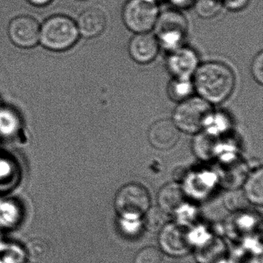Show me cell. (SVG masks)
Wrapping results in <instances>:
<instances>
[{"label":"cell","instance_id":"obj_1","mask_svg":"<svg viewBox=\"0 0 263 263\" xmlns=\"http://www.w3.org/2000/svg\"><path fill=\"white\" fill-rule=\"evenodd\" d=\"M194 89L209 104L228 99L235 87V76L226 64L207 62L198 66L194 73Z\"/></svg>","mask_w":263,"mask_h":263},{"label":"cell","instance_id":"obj_2","mask_svg":"<svg viewBox=\"0 0 263 263\" xmlns=\"http://www.w3.org/2000/svg\"><path fill=\"white\" fill-rule=\"evenodd\" d=\"M114 205L121 220L138 221L142 219L152 207V198L147 187L143 184L127 183L117 192Z\"/></svg>","mask_w":263,"mask_h":263},{"label":"cell","instance_id":"obj_3","mask_svg":"<svg viewBox=\"0 0 263 263\" xmlns=\"http://www.w3.org/2000/svg\"><path fill=\"white\" fill-rule=\"evenodd\" d=\"M76 24L67 16L58 15L47 20L41 30V44L53 51H64L73 47L78 40Z\"/></svg>","mask_w":263,"mask_h":263},{"label":"cell","instance_id":"obj_4","mask_svg":"<svg viewBox=\"0 0 263 263\" xmlns=\"http://www.w3.org/2000/svg\"><path fill=\"white\" fill-rule=\"evenodd\" d=\"M212 106L200 97H190L181 101L175 108L173 122L180 132L198 133L212 114Z\"/></svg>","mask_w":263,"mask_h":263},{"label":"cell","instance_id":"obj_5","mask_svg":"<svg viewBox=\"0 0 263 263\" xmlns=\"http://www.w3.org/2000/svg\"><path fill=\"white\" fill-rule=\"evenodd\" d=\"M154 28L158 44L172 51L181 47L187 33V21L180 12L167 10L158 15Z\"/></svg>","mask_w":263,"mask_h":263},{"label":"cell","instance_id":"obj_6","mask_svg":"<svg viewBox=\"0 0 263 263\" xmlns=\"http://www.w3.org/2000/svg\"><path fill=\"white\" fill-rule=\"evenodd\" d=\"M158 15L156 3L152 0H128L123 10V21L134 33H148L155 27Z\"/></svg>","mask_w":263,"mask_h":263},{"label":"cell","instance_id":"obj_7","mask_svg":"<svg viewBox=\"0 0 263 263\" xmlns=\"http://www.w3.org/2000/svg\"><path fill=\"white\" fill-rule=\"evenodd\" d=\"M160 250L172 257H181L192 250L190 232L180 223H166L159 232Z\"/></svg>","mask_w":263,"mask_h":263},{"label":"cell","instance_id":"obj_8","mask_svg":"<svg viewBox=\"0 0 263 263\" xmlns=\"http://www.w3.org/2000/svg\"><path fill=\"white\" fill-rule=\"evenodd\" d=\"M9 36L12 42L21 48H31L39 42L40 26L34 18L21 16L10 22Z\"/></svg>","mask_w":263,"mask_h":263},{"label":"cell","instance_id":"obj_9","mask_svg":"<svg viewBox=\"0 0 263 263\" xmlns=\"http://www.w3.org/2000/svg\"><path fill=\"white\" fill-rule=\"evenodd\" d=\"M167 64L174 78L189 79L198 67V58L192 49L180 47L172 50Z\"/></svg>","mask_w":263,"mask_h":263},{"label":"cell","instance_id":"obj_10","mask_svg":"<svg viewBox=\"0 0 263 263\" xmlns=\"http://www.w3.org/2000/svg\"><path fill=\"white\" fill-rule=\"evenodd\" d=\"M180 130L172 120H160L154 123L148 130L147 138L152 147L167 151L175 147L179 140Z\"/></svg>","mask_w":263,"mask_h":263},{"label":"cell","instance_id":"obj_11","mask_svg":"<svg viewBox=\"0 0 263 263\" xmlns=\"http://www.w3.org/2000/svg\"><path fill=\"white\" fill-rule=\"evenodd\" d=\"M158 50L159 44L156 36L148 33H136L129 43L130 56L138 64H146L153 61Z\"/></svg>","mask_w":263,"mask_h":263},{"label":"cell","instance_id":"obj_12","mask_svg":"<svg viewBox=\"0 0 263 263\" xmlns=\"http://www.w3.org/2000/svg\"><path fill=\"white\" fill-rule=\"evenodd\" d=\"M106 25L105 14L100 9H87L78 18V30L86 38L100 36L105 30Z\"/></svg>","mask_w":263,"mask_h":263},{"label":"cell","instance_id":"obj_13","mask_svg":"<svg viewBox=\"0 0 263 263\" xmlns=\"http://www.w3.org/2000/svg\"><path fill=\"white\" fill-rule=\"evenodd\" d=\"M185 201V192L178 183H168L158 194V208L165 214L176 213Z\"/></svg>","mask_w":263,"mask_h":263},{"label":"cell","instance_id":"obj_14","mask_svg":"<svg viewBox=\"0 0 263 263\" xmlns=\"http://www.w3.org/2000/svg\"><path fill=\"white\" fill-rule=\"evenodd\" d=\"M226 253L222 240L208 235L197 245L196 256L201 263H220Z\"/></svg>","mask_w":263,"mask_h":263},{"label":"cell","instance_id":"obj_15","mask_svg":"<svg viewBox=\"0 0 263 263\" xmlns=\"http://www.w3.org/2000/svg\"><path fill=\"white\" fill-rule=\"evenodd\" d=\"M243 193L249 203L261 205L263 202V171L260 168L252 172L244 183Z\"/></svg>","mask_w":263,"mask_h":263},{"label":"cell","instance_id":"obj_16","mask_svg":"<svg viewBox=\"0 0 263 263\" xmlns=\"http://www.w3.org/2000/svg\"><path fill=\"white\" fill-rule=\"evenodd\" d=\"M193 147L195 155L200 159H211L217 151L215 136L207 132L197 135L194 140Z\"/></svg>","mask_w":263,"mask_h":263},{"label":"cell","instance_id":"obj_17","mask_svg":"<svg viewBox=\"0 0 263 263\" xmlns=\"http://www.w3.org/2000/svg\"><path fill=\"white\" fill-rule=\"evenodd\" d=\"M21 123L17 114L10 108L0 109V135L11 138L21 128Z\"/></svg>","mask_w":263,"mask_h":263},{"label":"cell","instance_id":"obj_18","mask_svg":"<svg viewBox=\"0 0 263 263\" xmlns=\"http://www.w3.org/2000/svg\"><path fill=\"white\" fill-rule=\"evenodd\" d=\"M193 90V83L190 80L175 78L169 84L168 93L172 100L181 102L190 98Z\"/></svg>","mask_w":263,"mask_h":263},{"label":"cell","instance_id":"obj_19","mask_svg":"<svg viewBox=\"0 0 263 263\" xmlns=\"http://www.w3.org/2000/svg\"><path fill=\"white\" fill-rule=\"evenodd\" d=\"M166 215L158 207H151L143 216L142 224L151 232H159L166 224Z\"/></svg>","mask_w":263,"mask_h":263},{"label":"cell","instance_id":"obj_20","mask_svg":"<svg viewBox=\"0 0 263 263\" xmlns=\"http://www.w3.org/2000/svg\"><path fill=\"white\" fill-rule=\"evenodd\" d=\"M224 207L231 212H240L247 207L249 201L245 196L242 191L238 189H232L224 195Z\"/></svg>","mask_w":263,"mask_h":263},{"label":"cell","instance_id":"obj_21","mask_svg":"<svg viewBox=\"0 0 263 263\" xmlns=\"http://www.w3.org/2000/svg\"><path fill=\"white\" fill-rule=\"evenodd\" d=\"M195 11L202 18H212L216 16L223 5L221 0H195Z\"/></svg>","mask_w":263,"mask_h":263},{"label":"cell","instance_id":"obj_22","mask_svg":"<svg viewBox=\"0 0 263 263\" xmlns=\"http://www.w3.org/2000/svg\"><path fill=\"white\" fill-rule=\"evenodd\" d=\"M133 263H164V253L158 248L147 246L138 251Z\"/></svg>","mask_w":263,"mask_h":263},{"label":"cell","instance_id":"obj_23","mask_svg":"<svg viewBox=\"0 0 263 263\" xmlns=\"http://www.w3.org/2000/svg\"><path fill=\"white\" fill-rule=\"evenodd\" d=\"M252 73L255 81L259 84L263 83V53H259L254 58L252 64Z\"/></svg>","mask_w":263,"mask_h":263},{"label":"cell","instance_id":"obj_24","mask_svg":"<svg viewBox=\"0 0 263 263\" xmlns=\"http://www.w3.org/2000/svg\"><path fill=\"white\" fill-rule=\"evenodd\" d=\"M227 8L231 10H241L247 6L249 0H221Z\"/></svg>","mask_w":263,"mask_h":263},{"label":"cell","instance_id":"obj_25","mask_svg":"<svg viewBox=\"0 0 263 263\" xmlns=\"http://www.w3.org/2000/svg\"><path fill=\"white\" fill-rule=\"evenodd\" d=\"M171 3L178 7H187L194 4L195 0H170Z\"/></svg>","mask_w":263,"mask_h":263},{"label":"cell","instance_id":"obj_26","mask_svg":"<svg viewBox=\"0 0 263 263\" xmlns=\"http://www.w3.org/2000/svg\"><path fill=\"white\" fill-rule=\"evenodd\" d=\"M32 5L36 6V7H44V6L48 5L53 0H27Z\"/></svg>","mask_w":263,"mask_h":263},{"label":"cell","instance_id":"obj_27","mask_svg":"<svg viewBox=\"0 0 263 263\" xmlns=\"http://www.w3.org/2000/svg\"><path fill=\"white\" fill-rule=\"evenodd\" d=\"M152 1H153V2L156 3L158 0H152Z\"/></svg>","mask_w":263,"mask_h":263}]
</instances>
